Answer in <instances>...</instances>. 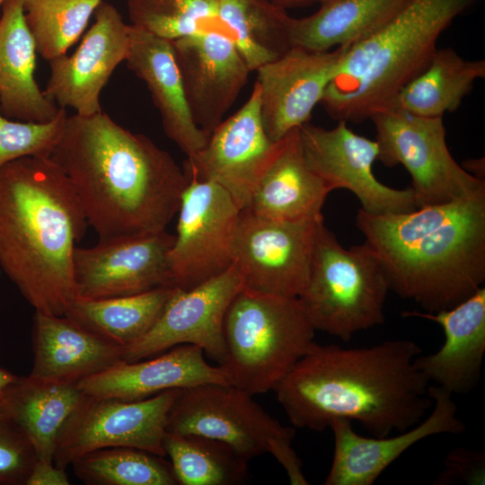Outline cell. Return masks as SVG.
Here are the masks:
<instances>
[{
    "mask_svg": "<svg viewBox=\"0 0 485 485\" xmlns=\"http://www.w3.org/2000/svg\"><path fill=\"white\" fill-rule=\"evenodd\" d=\"M49 157L99 240L165 230L189 183L168 152L102 111L67 116Z\"/></svg>",
    "mask_w": 485,
    "mask_h": 485,
    "instance_id": "6da1fadb",
    "label": "cell"
},
{
    "mask_svg": "<svg viewBox=\"0 0 485 485\" xmlns=\"http://www.w3.org/2000/svg\"><path fill=\"white\" fill-rule=\"evenodd\" d=\"M420 354L410 340L357 348L315 342L274 391L295 428L322 432L346 419L387 436L419 424L432 408L429 382L415 365Z\"/></svg>",
    "mask_w": 485,
    "mask_h": 485,
    "instance_id": "7a4b0ae2",
    "label": "cell"
},
{
    "mask_svg": "<svg viewBox=\"0 0 485 485\" xmlns=\"http://www.w3.org/2000/svg\"><path fill=\"white\" fill-rule=\"evenodd\" d=\"M356 224L390 290L427 313L457 305L485 280V189L407 213L360 208Z\"/></svg>",
    "mask_w": 485,
    "mask_h": 485,
    "instance_id": "3957f363",
    "label": "cell"
},
{
    "mask_svg": "<svg viewBox=\"0 0 485 485\" xmlns=\"http://www.w3.org/2000/svg\"><path fill=\"white\" fill-rule=\"evenodd\" d=\"M87 226L49 156L0 167V267L35 311L64 315L75 300L73 255Z\"/></svg>",
    "mask_w": 485,
    "mask_h": 485,
    "instance_id": "277c9868",
    "label": "cell"
},
{
    "mask_svg": "<svg viewBox=\"0 0 485 485\" xmlns=\"http://www.w3.org/2000/svg\"><path fill=\"white\" fill-rule=\"evenodd\" d=\"M480 0H408L382 27L342 47L322 103L337 120L358 123L389 106L428 65L443 31Z\"/></svg>",
    "mask_w": 485,
    "mask_h": 485,
    "instance_id": "5b68a950",
    "label": "cell"
},
{
    "mask_svg": "<svg viewBox=\"0 0 485 485\" xmlns=\"http://www.w3.org/2000/svg\"><path fill=\"white\" fill-rule=\"evenodd\" d=\"M298 297L242 287L225 313V357L218 366L228 384L251 395L274 390L315 343Z\"/></svg>",
    "mask_w": 485,
    "mask_h": 485,
    "instance_id": "8992f818",
    "label": "cell"
},
{
    "mask_svg": "<svg viewBox=\"0 0 485 485\" xmlns=\"http://www.w3.org/2000/svg\"><path fill=\"white\" fill-rule=\"evenodd\" d=\"M389 290L383 267L366 242L346 249L320 223L308 282L298 296L315 331L346 342L383 324Z\"/></svg>",
    "mask_w": 485,
    "mask_h": 485,
    "instance_id": "52a82bcc",
    "label": "cell"
},
{
    "mask_svg": "<svg viewBox=\"0 0 485 485\" xmlns=\"http://www.w3.org/2000/svg\"><path fill=\"white\" fill-rule=\"evenodd\" d=\"M166 431L218 440L247 462L269 453L289 477L302 471L292 447L295 429L282 426L252 395L231 384L209 383L181 389L169 412Z\"/></svg>",
    "mask_w": 485,
    "mask_h": 485,
    "instance_id": "ba28073f",
    "label": "cell"
},
{
    "mask_svg": "<svg viewBox=\"0 0 485 485\" xmlns=\"http://www.w3.org/2000/svg\"><path fill=\"white\" fill-rule=\"evenodd\" d=\"M376 131L378 161L401 164L411 176L418 207L444 204L485 189L452 156L441 117L427 118L386 108L370 119Z\"/></svg>",
    "mask_w": 485,
    "mask_h": 485,
    "instance_id": "9c48e42d",
    "label": "cell"
},
{
    "mask_svg": "<svg viewBox=\"0 0 485 485\" xmlns=\"http://www.w3.org/2000/svg\"><path fill=\"white\" fill-rule=\"evenodd\" d=\"M177 213L167 258L174 286L188 290L233 266L241 209L216 182L191 178Z\"/></svg>",
    "mask_w": 485,
    "mask_h": 485,
    "instance_id": "30bf717a",
    "label": "cell"
},
{
    "mask_svg": "<svg viewBox=\"0 0 485 485\" xmlns=\"http://www.w3.org/2000/svg\"><path fill=\"white\" fill-rule=\"evenodd\" d=\"M181 391L138 401L86 395L64 428L55 464L66 469L80 456L107 447H132L164 457L168 416Z\"/></svg>",
    "mask_w": 485,
    "mask_h": 485,
    "instance_id": "8fae6325",
    "label": "cell"
},
{
    "mask_svg": "<svg viewBox=\"0 0 485 485\" xmlns=\"http://www.w3.org/2000/svg\"><path fill=\"white\" fill-rule=\"evenodd\" d=\"M322 221L282 222L241 210L233 265L243 287L298 297L308 282L317 229Z\"/></svg>",
    "mask_w": 485,
    "mask_h": 485,
    "instance_id": "7c38bea8",
    "label": "cell"
},
{
    "mask_svg": "<svg viewBox=\"0 0 485 485\" xmlns=\"http://www.w3.org/2000/svg\"><path fill=\"white\" fill-rule=\"evenodd\" d=\"M347 123L338 120L331 129L309 122L298 128L300 147L311 170L331 191L346 189L354 193L366 213L398 214L418 208L411 188L393 189L375 178L377 142L356 134Z\"/></svg>",
    "mask_w": 485,
    "mask_h": 485,
    "instance_id": "4fadbf2b",
    "label": "cell"
},
{
    "mask_svg": "<svg viewBox=\"0 0 485 485\" xmlns=\"http://www.w3.org/2000/svg\"><path fill=\"white\" fill-rule=\"evenodd\" d=\"M242 287V277L234 265L193 288L177 287L150 331L123 348V360L136 362L191 344L220 365L225 357V313Z\"/></svg>",
    "mask_w": 485,
    "mask_h": 485,
    "instance_id": "5bb4252c",
    "label": "cell"
},
{
    "mask_svg": "<svg viewBox=\"0 0 485 485\" xmlns=\"http://www.w3.org/2000/svg\"><path fill=\"white\" fill-rule=\"evenodd\" d=\"M174 238L163 230L99 240L88 248L75 247L73 277L76 298L124 296L174 286L167 258Z\"/></svg>",
    "mask_w": 485,
    "mask_h": 485,
    "instance_id": "9a60e30c",
    "label": "cell"
},
{
    "mask_svg": "<svg viewBox=\"0 0 485 485\" xmlns=\"http://www.w3.org/2000/svg\"><path fill=\"white\" fill-rule=\"evenodd\" d=\"M278 141H270L264 131L260 90L255 82L243 106L222 121L200 150L187 157L182 169L188 180L210 181L221 186L243 210L274 156Z\"/></svg>",
    "mask_w": 485,
    "mask_h": 485,
    "instance_id": "2e32d148",
    "label": "cell"
},
{
    "mask_svg": "<svg viewBox=\"0 0 485 485\" xmlns=\"http://www.w3.org/2000/svg\"><path fill=\"white\" fill-rule=\"evenodd\" d=\"M94 22L71 55L49 61L50 76L44 95L59 108L87 116L101 111L100 94L115 68L126 60L129 26L110 4H99Z\"/></svg>",
    "mask_w": 485,
    "mask_h": 485,
    "instance_id": "e0dca14e",
    "label": "cell"
},
{
    "mask_svg": "<svg viewBox=\"0 0 485 485\" xmlns=\"http://www.w3.org/2000/svg\"><path fill=\"white\" fill-rule=\"evenodd\" d=\"M195 124L208 137L222 123L251 72L232 36L208 31L172 40Z\"/></svg>",
    "mask_w": 485,
    "mask_h": 485,
    "instance_id": "ac0fdd59",
    "label": "cell"
},
{
    "mask_svg": "<svg viewBox=\"0 0 485 485\" xmlns=\"http://www.w3.org/2000/svg\"><path fill=\"white\" fill-rule=\"evenodd\" d=\"M432 411L423 421L394 436L366 437L355 432L352 421L335 419L330 428L334 454L325 485H372L382 472L416 443L438 434H460L466 426L457 417L453 394L428 386Z\"/></svg>",
    "mask_w": 485,
    "mask_h": 485,
    "instance_id": "d6986e66",
    "label": "cell"
},
{
    "mask_svg": "<svg viewBox=\"0 0 485 485\" xmlns=\"http://www.w3.org/2000/svg\"><path fill=\"white\" fill-rule=\"evenodd\" d=\"M341 52L342 47L322 52L293 47L257 70L261 121L270 141L309 122L336 75Z\"/></svg>",
    "mask_w": 485,
    "mask_h": 485,
    "instance_id": "ffe728a7",
    "label": "cell"
},
{
    "mask_svg": "<svg viewBox=\"0 0 485 485\" xmlns=\"http://www.w3.org/2000/svg\"><path fill=\"white\" fill-rule=\"evenodd\" d=\"M403 317H419L439 324L445 341L435 353L415 358L417 368L452 394L465 395L480 383L485 355V287L457 305L436 313L405 311Z\"/></svg>",
    "mask_w": 485,
    "mask_h": 485,
    "instance_id": "44dd1931",
    "label": "cell"
},
{
    "mask_svg": "<svg viewBox=\"0 0 485 485\" xmlns=\"http://www.w3.org/2000/svg\"><path fill=\"white\" fill-rule=\"evenodd\" d=\"M209 383L229 384L224 371L206 361L202 348L183 344L156 357L136 362L121 360L81 380L77 385L86 395L138 401L167 390Z\"/></svg>",
    "mask_w": 485,
    "mask_h": 485,
    "instance_id": "7402d4cb",
    "label": "cell"
},
{
    "mask_svg": "<svg viewBox=\"0 0 485 485\" xmlns=\"http://www.w3.org/2000/svg\"><path fill=\"white\" fill-rule=\"evenodd\" d=\"M31 378L61 384L81 380L123 360V348L85 329L66 315L35 311Z\"/></svg>",
    "mask_w": 485,
    "mask_h": 485,
    "instance_id": "603a6c76",
    "label": "cell"
},
{
    "mask_svg": "<svg viewBox=\"0 0 485 485\" xmlns=\"http://www.w3.org/2000/svg\"><path fill=\"white\" fill-rule=\"evenodd\" d=\"M125 61L151 93L166 136L187 157L200 150L209 137L190 115L172 40L130 25Z\"/></svg>",
    "mask_w": 485,
    "mask_h": 485,
    "instance_id": "cb8c5ba5",
    "label": "cell"
},
{
    "mask_svg": "<svg viewBox=\"0 0 485 485\" xmlns=\"http://www.w3.org/2000/svg\"><path fill=\"white\" fill-rule=\"evenodd\" d=\"M330 192L306 163L298 128H295L278 141L245 210L282 222L318 220L323 218L322 207Z\"/></svg>",
    "mask_w": 485,
    "mask_h": 485,
    "instance_id": "d4e9b609",
    "label": "cell"
},
{
    "mask_svg": "<svg viewBox=\"0 0 485 485\" xmlns=\"http://www.w3.org/2000/svg\"><path fill=\"white\" fill-rule=\"evenodd\" d=\"M36 52L23 0H7L0 16V111L8 119L45 123L58 114L34 78Z\"/></svg>",
    "mask_w": 485,
    "mask_h": 485,
    "instance_id": "484cf974",
    "label": "cell"
},
{
    "mask_svg": "<svg viewBox=\"0 0 485 485\" xmlns=\"http://www.w3.org/2000/svg\"><path fill=\"white\" fill-rule=\"evenodd\" d=\"M86 394L77 384L20 377L0 401L32 445L37 458L53 460L69 419Z\"/></svg>",
    "mask_w": 485,
    "mask_h": 485,
    "instance_id": "4316f807",
    "label": "cell"
},
{
    "mask_svg": "<svg viewBox=\"0 0 485 485\" xmlns=\"http://www.w3.org/2000/svg\"><path fill=\"white\" fill-rule=\"evenodd\" d=\"M408 0H326L311 15L291 18V46L328 51L349 46L388 22Z\"/></svg>",
    "mask_w": 485,
    "mask_h": 485,
    "instance_id": "83f0119b",
    "label": "cell"
},
{
    "mask_svg": "<svg viewBox=\"0 0 485 485\" xmlns=\"http://www.w3.org/2000/svg\"><path fill=\"white\" fill-rule=\"evenodd\" d=\"M484 77V59L469 60L451 48H437L426 67L398 92L387 108L443 118L445 112H454L475 82Z\"/></svg>",
    "mask_w": 485,
    "mask_h": 485,
    "instance_id": "f1b7e54d",
    "label": "cell"
},
{
    "mask_svg": "<svg viewBox=\"0 0 485 485\" xmlns=\"http://www.w3.org/2000/svg\"><path fill=\"white\" fill-rule=\"evenodd\" d=\"M177 287L102 299L75 298L65 315L100 337L126 348L154 325Z\"/></svg>",
    "mask_w": 485,
    "mask_h": 485,
    "instance_id": "f546056e",
    "label": "cell"
},
{
    "mask_svg": "<svg viewBox=\"0 0 485 485\" xmlns=\"http://www.w3.org/2000/svg\"><path fill=\"white\" fill-rule=\"evenodd\" d=\"M218 12L251 71H257L292 48V17L269 0H219Z\"/></svg>",
    "mask_w": 485,
    "mask_h": 485,
    "instance_id": "4dcf8cb0",
    "label": "cell"
},
{
    "mask_svg": "<svg viewBox=\"0 0 485 485\" xmlns=\"http://www.w3.org/2000/svg\"><path fill=\"white\" fill-rule=\"evenodd\" d=\"M163 445L178 484L236 485L247 479L249 462L218 440L166 431Z\"/></svg>",
    "mask_w": 485,
    "mask_h": 485,
    "instance_id": "1f68e13d",
    "label": "cell"
},
{
    "mask_svg": "<svg viewBox=\"0 0 485 485\" xmlns=\"http://www.w3.org/2000/svg\"><path fill=\"white\" fill-rule=\"evenodd\" d=\"M132 447H107L87 453L71 465L88 485H176L171 463Z\"/></svg>",
    "mask_w": 485,
    "mask_h": 485,
    "instance_id": "d6a6232c",
    "label": "cell"
},
{
    "mask_svg": "<svg viewBox=\"0 0 485 485\" xmlns=\"http://www.w3.org/2000/svg\"><path fill=\"white\" fill-rule=\"evenodd\" d=\"M131 25L168 40L208 31L233 38L217 0H128ZM234 40V38H233Z\"/></svg>",
    "mask_w": 485,
    "mask_h": 485,
    "instance_id": "836d02e7",
    "label": "cell"
},
{
    "mask_svg": "<svg viewBox=\"0 0 485 485\" xmlns=\"http://www.w3.org/2000/svg\"><path fill=\"white\" fill-rule=\"evenodd\" d=\"M101 0H23L36 51L47 61L66 54L84 31Z\"/></svg>",
    "mask_w": 485,
    "mask_h": 485,
    "instance_id": "e575fe53",
    "label": "cell"
},
{
    "mask_svg": "<svg viewBox=\"0 0 485 485\" xmlns=\"http://www.w3.org/2000/svg\"><path fill=\"white\" fill-rule=\"evenodd\" d=\"M66 109L45 123L12 120L0 111V167L26 156H49L58 141L66 119Z\"/></svg>",
    "mask_w": 485,
    "mask_h": 485,
    "instance_id": "d590c367",
    "label": "cell"
},
{
    "mask_svg": "<svg viewBox=\"0 0 485 485\" xmlns=\"http://www.w3.org/2000/svg\"><path fill=\"white\" fill-rule=\"evenodd\" d=\"M35 451L0 401V485H26Z\"/></svg>",
    "mask_w": 485,
    "mask_h": 485,
    "instance_id": "8d00e7d4",
    "label": "cell"
},
{
    "mask_svg": "<svg viewBox=\"0 0 485 485\" xmlns=\"http://www.w3.org/2000/svg\"><path fill=\"white\" fill-rule=\"evenodd\" d=\"M485 458L482 452L456 448L445 460V469L434 484H484Z\"/></svg>",
    "mask_w": 485,
    "mask_h": 485,
    "instance_id": "74e56055",
    "label": "cell"
},
{
    "mask_svg": "<svg viewBox=\"0 0 485 485\" xmlns=\"http://www.w3.org/2000/svg\"><path fill=\"white\" fill-rule=\"evenodd\" d=\"M66 469L53 460L37 458L26 481V485H69Z\"/></svg>",
    "mask_w": 485,
    "mask_h": 485,
    "instance_id": "f35d334b",
    "label": "cell"
},
{
    "mask_svg": "<svg viewBox=\"0 0 485 485\" xmlns=\"http://www.w3.org/2000/svg\"><path fill=\"white\" fill-rule=\"evenodd\" d=\"M463 167L476 178L484 180V163H481V159L472 160V162L467 161L466 163H463Z\"/></svg>",
    "mask_w": 485,
    "mask_h": 485,
    "instance_id": "ab89813d",
    "label": "cell"
},
{
    "mask_svg": "<svg viewBox=\"0 0 485 485\" xmlns=\"http://www.w3.org/2000/svg\"><path fill=\"white\" fill-rule=\"evenodd\" d=\"M269 2L287 9L288 7L310 5L315 3H322L326 0H269Z\"/></svg>",
    "mask_w": 485,
    "mask_h": 485,
    "instance_id": "60d3db41",
    "label": "cell"
},
{
    "mask_svg": "<svg viewBox=\"0 0 485 485\" xmlns=\"http://www.w3.org/2000/svg\"><path fill=\"white\" fill-rule=\"evenodd\" d=\"M18 376L0 367V400L6 389L17 380Z\"/></svg>",
    "mask_w": 485,
    "mask_h": 485,
    "instance_id": "b9f144b4",
    "label": "cell"
},
{
    "mask_svg": "<svg viewBox=\"0 0 485 485\" xmlns=\"http://www.w3.org/2000/svg\"><path fill=\"white\" fill-rule=\"evenodd\" d=\"M6 1H7V0H0V16H1L2 7H3V5L4 4V3H5Z\"/></svg>",
    "mask_w": 485,
    "mask_h": 485,
    "instance_id": "7bdbcfd3",
    "label": "cell"
},
{
    "mask_svg": "<svg viewBox=\"0 0 485 485\" xmlns=\"http://www.w3.org/2000/svg\"><path fill=\"white\" fill-rule=\"evenodd\" d=\"M217 1H219V0H217Z\"/></svg>",
    "mask_w": 485,
    "mask_h": 485,
    "instance_id": "ee69618b",
    "label": "cell"
}]
</instances>
